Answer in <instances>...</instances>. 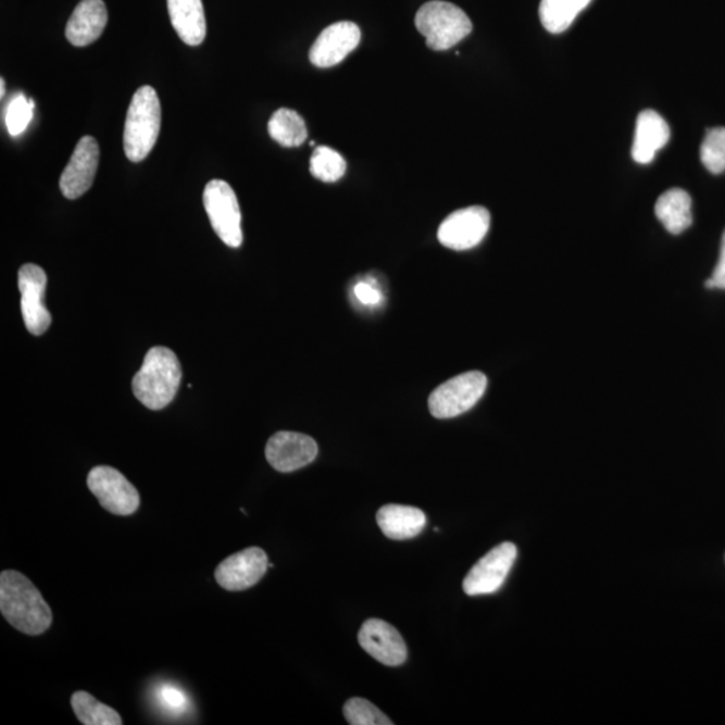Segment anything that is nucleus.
<instances>
[{
  "instance_id": "2",
  "label": "nucleus",
  "mask_w": 725,
  "mask_h": 725,
  "mask_svg": "<svg viewBox=\"0 0 725 725\" xmlns=\"http://www.w3.org/2000/svg\"><path fill=\"white\" fill-rule=\"evenodd\" d=\"M182 380L178 357L170 348L153 347L133 380L134 393L150 410H163L174 401Z\"/></svg>"
},
{
  "instance_id": "11",
  "label": "nucleus",
  "mask_w": 725,
  "mask_h": 725,
  "mask_svg": "<svg viewBox=\"0 0 725 725\" xmlns=\"http://www.w3.org/2000/svg\"><path fill=\"white\" fill-rule=\"evenodd\" d=\"M46 284L48 277L42 267L34 264L21 267L18 285L23 322L28 333L36 336L43 335L51 324L50 312L43 302Z\"/></svg>"
},
{
  "instance_id": "16",
  "label": "nucleus",
  "mask_w": 725,
  "mask_h": 725,
  "mask_svg": "<svg viewBox=\"0 0 725 725\" xmlns=\"http://www.w3.org/2000/svg\"><path fill=\"white\" fill-rule=\"evenodd\" d=\"M107 23L108 11L102 0H83L67 22V41L77 48L93 43L104 33Z\"/></svg>"
},
{
  "instance_id": "17",
  "label": "nucleus",
  "mask_w": 725,
  "mask_h": 725,
  "mask_svg": "<svg viewBox=\"0 0 725 725\" xmlns=\"http://www.w3.org/2000/svg\"><path fill=\"white\" fill-rule=\"evenodd\" d=\"M671 139L670 125L654 111H642L637 118L632 157L638 164L652 163Z\"/></svg>"
},
{
  "instance_id": "9",
  "label": "nucleus",
  "mask_w": 725,
  "mask_h": 725,
  "mask_svg": "<svg viewBox=\"0 0 725 725\" xmlns=\"http://www.w3.org/2000/svg\"><path fill=\"white\" fill-rule=\"evenodd\" d=\"M490 227L489 211L482 205L461 209L439 226L438 239L445 248L464 251L483 242Z\"/></svg>"
},
{
  "instance_id": "28",
  "label": "nucleus",
  "mask_w": 725,
  "mask_h": 725,
  "mask_svg": "<svg viewBox=\"0 0 725 725\" xmlns=\"http://www.w3.org/2000/svg\"><path fill=\"white\" fill-rule=\"evenodd\" d=\"M705 288L725 289V232L722 239L721 257H718V262L712 277L705 282Z\"/></svg>"
},
{
  "instance_id": "31",
  "label": "nucleus",
  "mask_w": 725,
  "mask_h": 725,
  "mask_svg": "<svg viewBox=\"0 0 725 725\" xmlns=\"http://www.w3.org/2000/svg\"><path fill=\"white\" fill-rule=\"evenodd\" d=\"M0 87H2V89H0V97H2V99H3V97L5 95V82H4L3 78L0 79Z\"/></svg>"
},
{
  "instance_id": "19",
  "label": "nucleus",
  "mask_w": 725,
  "mask_h": 725,
  "mask_svg": "<svg viewBox=\"0 0 725 725\" xmlns=\"http://www.w3.org/2000/svg\"><path fill=\"white\" fill-rule=\"evenodd\" d=\"M167 4L171 23L182 41L201 45L208 32L202 0H167Z\"/></svg>"
},
{
  "instance_id": "7",
  "label": "nucleus",
  "mask_w": 725,
  "mask_h": 725,
  "mask_svg": "<svg viewBox=\"0 0 725 725\" xmlns=\"http://www.w3.org/2000/svg\"><path fill=\"white\" fill-rule=\"evenodd\" d=\"M88 488L108 512L130 516L139 510L140 495L123 473L111 466H96L89 472Z\"/></svg>"
},
{
  "instance_id": "23",
  "label": "nucleus",
  "mask_w": 725,
  "mask_h": 725,
  "mask_svg": "<svg viewBox=\"0 0 725 725\" xmlns=\"http://www.w3.org/2000/svg\"><path fill=\"white\" fill-rule=\"evenodd\" d=\"M78 722L85 725H122L123 718L112 707L100 703L85 690L73 693L71 700Z\"/></svg>"
},
{
  "instance_id": "18",
  "label": "nucleus",
  "mask_w": 725,
  "mask_h": 725,
  "mask_svg": "<svg viewBox=\"0 0 725 725\" xmlns=\"http://www.w3.org/2000/svg\"><path fill=\"white\" fill-rule=\"evenodd\" d=\"M376 522L388 539L407 540L415 538L424 530L427 518L425 512L418 508L388 504L376 513Z\"/></svg>"
},
{
  "instance_id": "13",
  "label": "nucleus",
  "mask_w": 725,
  "mask_h": 725,
  "mask_svg": "<svg viewBox=\"0 0 725 725\" xmlns=\"http://www.w3.org/2000/svg\"><path fill=\"white\" fill-rule=\"evenodd\" d=\"M99 162V142L95 137L84 136L61 175L60 188L65 198L73 201L89 190L93 185Z\"/></svg>"
},
{
  "instance_id": "30",
  "label": "nucleus",
  "mask_w": 725,
  "mask_h": 725,
  "mask_svg": "<svg viewBox=\"0 0 725 725\" xmlns=\"http://www.w3.org/2000/svg\"><path fill=\"white\" fill-rule=\"evenodd\" d=\"M163 699L165 704H168L171 708H182L186 703L185 698H183L179 690L176 689H164Z\"/></svg>"
},
{
  "instance_id": "6",
  "label": "nucleus",
  "mask_w": 725,
  "mask_h": 725,
  "mask_svg": "<svg viewBox=\"0 0 725 725\" xmlns=\"http://www.w3.org/2000/svg\"><path fill=\"white\" fill-rule=\"evenodd\" d=\"M487 386V376L479 371L454 376L432 392V415L434 418L449 420L466 413L483 398Z\"/></svg>"
},
{
  "instance_id": "20",
  "label": "nucleus",
  "mask_w": 725,
  "mask_h": 725,
  "mask_svg": "<svg viewBox=\"0 0 725 725\" xmlns=\"http://www.w3.org/2000/svg\"><path fill=\"white\" fill-rule=\"evenodd\" d=\"M654 213L671 234H682L692 225V199L682 188H671L659 198Z\"/></svg>"
},
{
  "instance_id": "21",
  "label": "nucleus",
  "mask_w": 725,
  "mask_h": 725,
  "mask_svg": "<svg viewBox=\"0 0 725 725\" xmlns=\"http://www.w3.org/2000/svg\"><path fill=\"white\" fill-rule=\"evenodd\" d=\"M590 3L591 0H541L539 8L541 25L551 34L566 32L576 16Z\"/></svg>"
},
{
  "instance_id": "10",
  "label": "nucleus",
  "mask_w": 725,
  "mask_h": 725,
  "mask_svg": "<svg viewBox=\"0 0 725 725\" xmlns=\"http://www.w3.org/2000/svg\"><path fill=\"white\" fill-rule=\"evenodd\" d=\"M270 562L260 547H249L221 562L215 570V580L227 591H243L264 578Z\"/></svg>"
},
{
  "instance_id": "27",
  "label": "nucleus",
  "mask_w": 725,
  "mask_h": 725,
  "mask_svg": "<svg viewBox=\"0 0 725 725\" xmlns=\"http://www.w3.org/2000/svg\"><path fill=\"white\" fill-rule=\"evenodd\" d=\"M342 713L351 725H392L390 718L378 707L361 698L348 700Z\"/></svg>"
},
{
  "instance_id": "22",
  "label": "nucleus",
  "mask_w": 725,
  "mask_h": 725,
  "mask_svg": "<svg viewBox=\"0 0 725 725\" xmlns=\"http://www.w3.org/2000/svg\"><path fill=\"white\" fill-rule=\"evenodd\" d=\"M267 130L274 141L279 146L292 148L300 147L307 140L308 129L304 118L299 113L282 108L274 112Z\"/></svg>"
},
{
  "instance_id": "5",
  "label": "nucleus",
  "mask_w": 725,
  "mask_h": 725,
  "mask_svg": "<svg viewBox=\"0 0 725 725\" xmlns=\"http://www.w3.org/2000/svg\"><path fill=\"white\" fill-rule=\"evenodd\" d=\"M203 204L210 224L221 241L234 249L241 247L242 214L232 186L220 179L209 182L203 192Z\"/></svg>"
},
{
  "instance_id": "8",
  "label": "nucleus",
  "mask_w": 725,
  "mask_h": 725,
  "mask_svg": "<svg viewBox=\"0 0 725 725\" xmlns=\"http://www.w3.org/2000/svg\"><path fill=\"white\" fill-rule=\"evenodd\" d=\"M516 558L517 548L510 541L495 547L487 555L479 559L466 575L462 584L465 593L477 597L499 591L507 576L510 575Z\"/></svg>"
},
{
  "instance_id": "25",
  "label": "nucleus",
  "mask_w": 725,
  "mask_h": 725,
  "mask_svg": "<svg viewBox=\"0 0 725 725\" xmlns=\"http://www.w3.org/2000/svg\"><path fill=\"white\" fill-rule=\"evenodd\" d=\"M701 162L710 173L718 175L725 171V128L717 127L707 130L705 139L700 148Z\"/></svg>"
},
{
  "instance_id": "14",
  "label": "nucleus",
  "mask_w": 725,
  "mask_h": 725,
  "mask_svg": "<svg viewBox=\"0 0 725 725\" xmlns=\"http://www.w3.org/2000/svg\"><path fill=\"white\" fill-rule=\"evenodd\" d=\"M361 28L353 22H338L324 28L310 51V60L317 67H333L345 61L361 43Z\"/></svg>"
},
{
  "instance_id": "12",
  "label": "nucleus",
  "mask_w": 725,
  "mask_h": 725,
  "mask_svg": "<svg viewBox=\"0 0 725 725\" xmlns=\"http://www.w3.org/2000/svg\"><path fill=\"white\" fill-rule=\"evenodd\" d=\"M318 447L310 436L295 432H278L267 441L265 455L273 470L290 473L315 461Z\"/></svg>"
},
{
  "instance_id": "26",
  "label": "nucleus",
  "mask_w": 725,
  "mask_h": 725,
  "mask_svg": "<svg viewBox=\"0 0 725 725\" xmlns=\"http://www.w3.org/2000/svg\"><path fill=\"white\" fill-rule=\"evenodd\" d=\"M33 99H27L23 93L15 95L5 108L4 123L10 136H21L32 123L34 116Z\"/></svg>"
},
{
  "instance_id": "4",
  "label": "nucleus",
  "mask_w": 725,
  "mask_h": 725,
  "mask_svg": "<svg viewBox=\"0 0 725 725\" xmlns=\"http://www.w3.org/2000/svg\"><path fill=\"white\" fill-rule=\"evenodd\" d=\"M415 26L426 38L427 46L436 51L454 48L473 30L464 10L441 0L422 5L415 16Z\"/></svg>"
},
{
  "instance_id": "3",
  "label": "nucleus",
  "mask_w": 725,
  "mask_h": 725,
  "mask_svg": "<svg viewBox=\"0 0 725 725\" xmlns=\"http://www.w3.org/2000/svg\"><path fill=\"white\" fill-rule=\"evenodd\" d=\"M160 124H162V107L157 90L141 87L135 91L128 108L124 128V151L130 162H142L155 147Z\"/></svg>"
},
{
  "instance_id": "29",
  "label": "nucleus",
  "mask_w": 725,
  "mask_h": 725,
  "mask_svg": "<svg viewBox=\"0 0 725 725\" xmlns=\"http://www.w3.org/2000/svg\"><path fill=\"white\" fill-rule=\"evenodd\" d=\"M355 295L359 301L365 305H375L380 301L379 290L371 287V285L367 283L358 284L355 288Z\"/></svg>"
},
{
  "instance_id": "24",
  "label": "nucleus",
  "mask_w": 725,
  "mask_h": 725,
  "mask_svg": "<svg viewBox=\"0 0 725 725\" xmlns=\"http://www.w3.org/2000/svg\"><path fill=\"white\" fill-rule=\"evenodd\" d=\"M347 163L345 158L333 148L320 146L311 158V174L325 183L338 182L345 176Z\"/></svg>"
},
{
  "instance_id": "15",
  "label": "nucleus",
  "mask_w": 725,
  "mask_h": 725,
  "mask_svg": "<svg viewBox=\"0 0 725 725\" xmlns=\"http://www.w3.org/2000/svg\"><path fill=\"white\" fill-rule=\"evenodd\" d=\"M358 638L365 652L384 665L399 666L408 660V647L401 633L385 621H365Z\"/></svg>"
},
{
  "instance_id": "1",
  "label": "nucleus",
  "mask_w": 725,
  "mask_h": 725,
  "mask_svg": "<svg viewBox=\"0 0 725 725\" xmlns=\"http://www.w3.org/2000/svg\"><path fill=\"white\" fill-rule=\"evenodd\" d=\"M0 613L16 630L27 636H41L53 622V613L41 591L15 570L0 574Z\"/></svg>"
}]
</instances>
